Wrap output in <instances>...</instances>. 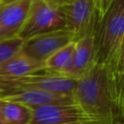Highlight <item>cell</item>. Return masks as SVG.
I'll list each match as a JSON object with an SVG mask.
<instances>
[{
    "mask_svg": "<svg viewBox=\"0 0 124 124\" xmlns=\"http://www.w3.org/2000/svg\"><path fill=\"white\" fill-rule=\"evenodd\" d=\"M0 98H1V91H0Z\"/></svg>",
    "mask_w": 124,
    "mask_h": 124,
    "instance_id": "obj_21",
    "label": "cell"
},
{
    "mask_svg": "<svg viewBox=\"0 0 124 124\" xmlns=\"http://www.w3.org/2000/svg\"><path fill=\"white\" fill-rule=\"evenodd\" d=\"M75 41L56 50L44 62V71L59 76H65L72 65Z\"/></svg>",
    "mask_w": 124,
    "mask_h": 124,
    "instance_id": "obj_12",
    "label": "cell"
},
{
    "mask_svg": "<svg viewBox=\"0 0 124 124\" xmlns=\"http://www.w3.org/2000/svg\"><path fill=\"white\" fill-rule=\"evenodd\" d=\"M47 4H49L50 6L57 8V9H62L68 5H70L73 0H45Z\"/></svg>",
    "mask_w": 124,
    "mask_h": 124,
    "instance_id": "obj_16",
    "label": "cell"
},
{
    "mask_svg": "<svg viewBox=\"0 0 124 124\" xmlns=\"http://www.w3.org/2000/svg\"><path fill=\"white\" fill-rule=\"evenodd\" d=\"M66 19V28L70 30L76 38L87 31L97 20L95 0H73V2L62 8Z\"/></svg>",
    "mask_w": 124,
    "mask_h": 124,
    "instance_id": "obj_8",
    "label": "cell"
},
{
    "mask_svg": "<svg viewBox=\"0 0 124 124\" xmlns=\"http://www.w3.org/2000/svg\"><path fill=\"white\" fill-rule=\"evenodd\" d=\"M124 0H115L96 29L97 62L104 65L124 61Z\"/></svg>",
    "mask_w": 124,
    "mask_h": 124,
    "instance_id": "obj_2",
    "label": "cell"
},
{
    "mask_svg": "<svg viewBox=\"0 0 124 124\" xmlns=\"http://www.w3.org/2000/svg\"><path fill=\"white\" fill-rule=\"evenodd\" d=\"M95 1H96V11H97L98 18L101 19L115 0H95Z\"/></svg>",
    "mask_w": 124,
    "mask_h": 124,
    "instance_id": "obj_15",
    "label": "cell"
},
{
    "mask_svg": "<svg viewBox=\"0 0 124 124\" xmlns=\"http://www.w3.org/2000/svg\"><path fill=\"white\" fill-rule=\"evenodd\" d=\"M0 124H8V123H7L5 120H3V119L0 117Z\"/></svg>",
    "mask_w": 124,
    "mask_h": 124,
    "instance_id": "obj_19",
    "label": "cell"
},
{
    "mask_svg": "<svg viewBox=\"0 0 124 124\" xmlns=\"http://www.w3.org/2000/svg\"><path fill=\"white\" fill-rule=\"evenodd\" d=\"M108 124H124V116H115Z\"/></svg>",
    "mask_w": 124,
    "mask_h": 124,
    "instance_id": "obj_17",
    "label": "cell"
},
{
    "mask_svg": "<svg viewBox=\"0 0 124 124\" xmlns=\"http://www.w3.org/2000/svg\"><path fill=\"white\" fill-rule=\"evenodd\" d=\"M0 1H1V0H0Z\"/></svg>",
    "mask_w": 124,
    "mask_h": 124,
    "instance_id": "obj_22",
    "label": "cell"
},
{
    "mask_svg": "<svg viewBox=\"0 0 124 124\" xmlns=\"http://www.w3.org/2000/svg\"><path fill=\"white\" fill-rule=\"evenodd\" d=\"M2 103H3V99L0 98V115H1V108H2Z\"/></svg>",
    "mask_w": 124,
    "mask_h": 124,
    "instance_id": "obj_20",
    "label": "cell"
},
{
    "mask_svg": "<svg viewBox=\"0 0 124 124\" xmlns=\"http://www.w3.org/2000/svg\"><path fill=\"white\" fill-rule=\"evenodd\" d=\"M44 71V63L37 61L20 50L0 64V78H16Z\"/></svg>",
    "mask_w": 124,
    "mask_h": 124,
    "instance_id": "obj_11",
    "label": "cell"
},
{
    "mask_svg": "<svg viewBox=\"0 0 124 124\" xmlns=\"http://www.w3.org/2000/svg\"><path fill=\"white\" fill-rule=\"evenodd\" d=\"M16 1H18V0H1L0 1V5H6V4H10V3L16 2Z\"/></svg>",
    "mask_w": 124,
    "mask_h": 124,
    "instance_id": "obj_18",
    "label": "cell"
},
{
    "mask_svg": "<svg viewBox=\"0 0 124 124\" xmlns=\"http://www.w3.org/2000/svg\"><path fill=\"white\" fill-rule=\"evenodd\" d=\"M76 40V36L67 28L46 33L24 40L20 51L40 62H45L52 53Z\"/></svg>",
    "mask_w": 124,
    "mask_h": 124,
    "instance_id": "obj_6",
    "label": "cell"
},
{
    "mask_svg": "<svg viewBox=\"0 0 124 124\" xmlns=\"http://www.w3.org/2000/svg\"><path fill=\"white\" fill-rule=\"evenodd\" d=\"M98 21L82 35L76 38L72 65L64 77L78 79L87 73L97 62L96 29Z\"/></svg>",
    "mask_w": 124,
    "mask_h": 124,
    "instance_id": "obj_7",
    "label": "cell"
},
{
    "mask_svg": "<svg viewBox=\"0 0 124 124\" xmlns=\"http://www.w3.org/2000/svg\"><path fill=\"white\" fill-rule=\"evenodd\" d=\"M76 83L77 79L41 71L16 78H0V91L9 89H33L73 96Z\"/></svg>",
    "mask_w": 124,
    "mask_h": 124,
    "instance_id": "obj_4",
    "label": "cell"
},
{
    "mask_svg": "<svg viewBox=\"0 0 124 124\" xmlns=\"http://www.w3.org/2000/svg\"><path fill=\"white\" fill-rule=\"evenodd\" d=\"M73 98L100 124L124 116V62L110 65L96 62L77 79Z\"/></svg>",
    "mask_w": 124,
    "mask_h": 124,
    "instance_id": "obj_1",
    "label": "cell"
},
{
    "mask_svg": "<svg viewBox=\"0 0 124 124\" xmlns=\"http://www.w3.org/2000/svg\"><path fill=\"white\" fill-rule=\"evenodd\" d=\"M64 28L66 19L61 9L50 6L45 0H31L18 38L24 41Z\"/></svg>",
    "mask_w": 124,
    "mask_h": 124,
    "instance_id": "obj_3",
    "label": "cell"
},
{
    "mask_svg": "<svg viewBox=\"0 0 124 124\" xmlns=\"http://www.w3.org/2000/svg\"><path fill=\"white\" fill-rule=\"evenodd\" d=\"M1 98L5 101L22 104L31 109L50 104L75 102L73 96L54 94L33 89H9L1 92Z\"/></svg>",
    "mask_w": 124,
    "mask_h": 124,
    "instance_id": "obj_10",
    "label": "cell"
},
{
    "mask_svg": "<svg viewBox=\"0 0 124 124\" xmlns=\"http://www.w3.org/2000/svg\"><path fill=\"white\" fill-rule=\"evenodd\" d=\"M31 0H18L0 5V42L18 37Z\"/></svg>",
    "mask_w": 124,
    "mask_h": 124,
    "instance_id": "obj_9",
    "label": "cell"
},
{
    "mask_svg": "<svg viewBox=\"0 0 124 124\" xmlns=\"http://www.w3.org/2000/svg\"><path fill=\"white\" fill-rule=\"evenodd\" d=\"M32 109L22 104L3 100L0 117L8 124H29Z\"/></svg>",
    "mask_w": 124,
    "mask_h": 124,
    "instance_id": "obj_13",
    "label": "cell"
},
{
    "mask_svg": "<svg viewBox=\"0 0 124 124\" xmlns=\"http://www.w3.org/2000/svg\"><path fill=\"white\" fill-rule=\"evenodd\" d=\"M23 40L16 37L8 41L0 42V64L16 54L22 46Z\"/></svg>",
    "mask_w": 124,
    "mask_h": 124,
    "instance_id": "obj_14",
    "label": "cell"
},
{
    "mask_svg": "<svg viewBox=\"0 0 124 124\" xmlns=\"http://www.w3.org/2000/svg\"><path fill=\"white\" fill-rule=\"evenodd\" d=\"M29 124H100L76 102L50 104L32 109Z\"/></svg>",
    "mask_w": 124,
    "mask_h": 124,
    "instance_id": "obj_5",
    "label": "cell"
}]
</instances>
